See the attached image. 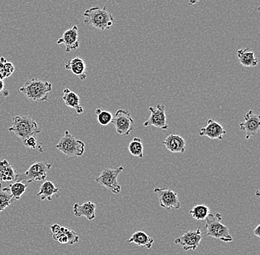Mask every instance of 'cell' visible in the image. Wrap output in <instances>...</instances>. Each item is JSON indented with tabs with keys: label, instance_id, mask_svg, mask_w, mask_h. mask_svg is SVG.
Listing matches in <instances>:
<instances>
[{
	"label": "cell",
	"instance_id": "1",
	"mask_svg": "<svg viewBox=\"0 0 260 255\" xmlns=\"http://www.w3.org/2000/svg\"><path fill=\"white\" fill-rule=\"evenodd\" d=\"M19 91L30 101L44 102L48 101L49 94L52 91V84L47 81L33 78L26 81Z\"/></svg>",
	"mask_w": 260,
	"mask_h": 255
},
{
	"label": "cell",
	"instance_id": "2",
	"mask_svg": "<svg viewBox=\"0 0 260 255\" xmlns=\"http://www.w3.org/2000/svg\"><path fill=\"white\" fill-rule=\"evenodd\" d=\"M84 24L101 30H110L114 24V18L107 11L106 6L102 9L93 7L86 10L84 13Z\"/></svg>",
	"mask_w": 260,
	"mask_h": 255
},
{
	"label": "cell",
	"instance_id": "3",
	"mask_svg": "<svg viewBox=\"0 0 260 255\" xmlns=\"http://www.w3.org/2000/svg\"><path fill=\"white\" fill-rule=\"evenodd\" d=\"M8 130L22 141L28 136H36L41 132V129L30 115H19L13 118L12 126Z\"/></svg>",
	"mask_w": 260,
	"mask_h": 255
},
{
	"label": "cell",
	"instance_id": "4",
	"mask_svg": "<svg viewBox=\"0 0 260 255\" xmlns=\"http://www.w3.org/2000/svg\"><path fill=\"white\" fill-rule=\"evenodd\" d=\"M222 220L223 216L221 213H209L206 219V236L225 243L232 242L233 238L229 233V227L221 223Z\"/></svg>",
	"mask_w": 260,
	"mask_h": 255
},
{
	"label": "cell",
	"instance_id": "5",
	"mask_svg": "<svg viewBox=\"0 0 260 255\" xmlns=\"http://www.w3.org/2000/svg\"><path fill=\"white\" fill-rule=\"evenodd\" d=\"M52 167V164L44 162H36L32 164L27 171L21 174H16L13 182H20L29 184L32 182L45 180L47 171Z\"/></svg>",
	"mask_w": 260,
	"mask_h": 255
},
{
	"label": "cell",
	"instance_id": "6",
	"mask_svg": "<svg viewBox=\"0 0 260 255\" xmlns=\"http://www.w3.org/2000/svg\"><path fill=\"white\" fill-rule=\"evenodd\" d=\"M61 153H64L67 156H82L85 150V144L79 139H75L68 130H65L64 136H62L59 142L56 146Z\"/></svg>",
	"mask_w": 260,
	"mask_h": 255
},
{
	"label": "cell",
	"instance_id": "7",
	"mask_svg": "<svg viewBox=\"0 0 260 255\" xmlns=\"http://www.w3.org/2000/svg\"><path fill=\"white\" fill-rule=\"evenodd\" d=\"M124 170V167L115 168H104L101 171L99 176L95 179V182L99 185L108 189L113 194L118 195L121 193V185L118 183V177L120 173Z\"/></svg>",
	"mask_w": 260,
	"mask_h": 255
},
{
	"label": "cell",
	"instance_id": "8",
	"mask_svg": "<svg viewBox=\"0 0 260 255\" xmlns=\"http://www.w3.org/2000/svg\"><path fill=\"white\" fill-rule=\"evenodd\" d=\"M111 124H113L118 134L124 136L130 134L135 126L130 112L126 110L117 111L112 118Z\"/></svg>",
	"mask_w": 260,
	"mask_h": 255
},
{
	"label": "cell",
	"instance_id": "9",
	"mask_svg": "<svg viewBox=\"0 0 260 255\" xmlns=\"http://www.w3.org/2000/svg\"><path fill=\"white\" fill-rule=\"evenodd\" d=\"M202 240V233L201 229L196 230H190L186 232L181 237L175 240L176 245L181 246L184 251H195L201 244Z\"/></svg>",
	"mask_w": 260,
	"mask_h": 255
},
{
	"label": "cell",
	"instance_id": "10",
	"mask_svg": "<svg viewBox=\"0 0 260 255\" xmlns=\"http://www.w3.org/2000/svg\"><path fill=\"white\" fill-rule=\"evenodd\" d=\"M151 112L149 119L144 122V127H154L157 128L167 130L169 126L167 124V116H166V107L164 104H158L156 108L149 107Z\"/></svg>",
	"mask_w": 260,
	"mask_h": 255
},
{
	"label": "cell",
	"instance_id": "11",
	"mask_svg": "<svg viewBox=\"0 0 260 255\" xmlns=\"http://www.w3.org/2000/svg\"><path fill=\"white\" fill-rule=\"evenodd\" d=\"M154 193L158 196L160 206L163 208L167 210H179L181 208V203L178 199V194L173 190L156 187L154 189Z\"/></svg>",
	"mask_w": 260,
	"mask_h": 255
},
{
	"label": "cell",
	"instance_id": "12",
	"mask_svg": "<svg viewBox=\"0 0 260 255\" xmlns=\"http://www.w3.org/2000/svg\"><path fill=\"white\" fill-rule=\"evenodd\" d=\"M260 127V115L252 110H249L245 115L244 121L240 124V130L246 132V139L249 140L252 136H256L259 131Z\"/></svg>",
	"mask_w": 260,
	"mask_h": 255
},
{
	"label": "cell",
	"instance_id": "13",
	"mask_svg": "<svg viewBox=\"0 0 260 255\" xmlns=\"http://www.w3.org/2000/svg\"><path fill=\"white\" fill-rule=\"evenodd\" d=\"M57 44H64L65 45L66 53H70L73 50H77L79 47V39H78V27L73 26L72 28L66 30L63 36L58 38Z\"/></svg>",
	"mask_w": 260,
	"mask_h": 255
},
{
	"label": "cell",
	"instance_id": "14",
	"mask_svg": "<svg viewBox=\"0 0 260 255\" xmlns=\"http://www.w3.org/2000/svg\"><path fill=\"white\" fill-rule=\"evenodd\" d=\"M226 133L224 128L212 119H209L207 122V126L202 128L199 130V135L201 136H207L211 139H219L222 140Z\"/></svg>",
	"mask_w": 260,
	"mask_h": 255
},
{
	"label": "cell",
	"instance_id": "15",
	"mask_svg": "<svg viewBox=\"0 0 260 255\" xmlns=\"http://www.w3.org/2000/svg\"><path fill=\"white\" fill-rule=\"evenodd\" d=\"M65 70H70L75 75L78 76L81 81H85L87 78V65L82 58L80 57H75L70 61H67L64 65Z\"/></svg>",
	"mask_w": 260,
	"mask_h": 255
},
{
	"label": "cell",
	"instance_id": "16",
	"mask_svg": "<svg viewBox=\"0 0 260 255\" xmlns=\"http://www.w3.org/2000/svg\"><path fill=\"white\" fill-rule=\"evenodd\" d=\"M96 205L91 201H87L82 204H75L73 205V213L76 218H86L88 221L95 219Z\"/></svg>",
	"mask_w": 260,
	"mask_h": 255
},
{
	"label": "cell",
	"instance_id": "17",
	"mask_svg": "<svg viewBox=\"0 0 260 255\" xmlns=\"http://www.w3.org/2000/svg\"><path fill=\"white\" fill-rule=\"evenodd\" d=\"M164 145L172 153H184L186 151L185 139L178 134H170L164 141Z\"/></svg>",
	"mask_w": 260,
	"mask_h": 255
},
{
	"label": "cell",
	"instance_id": "18",
	"mask_svg": "<svg viewBox=\"0 0 260 255\" xmlns=\"http://www.w3.org/2000/svg\"><path fill=\"white\" fill-rule=\"evenodd\" d=\"M62 99L67 107L73 109L78 115H81L84 112V109L80 104V98L75 92H72L69 89L64 90Z\"/></svg>",
	"mask_w": 260,
	"mask_h": 255
},
{
	"label": "cell",
	"instance_id": "19",
	"mask_svg": "<svg viewBox=\"0 0 260 255\" xmlns=\"http://www.w3.org/2000/svg\"><path fill=\"white\" fill-rule=\"evenodd\" d=\"M238 59L242 66L245 67H255L258 66V59L254 52L249 48L241 49L237 52Z\"/></svg>",
	"mask_w": 260,
	"mask_h": 255
},
{
	"label": "cell",
	"instance_id": "20",
	"mask_svg": "<svg viewBox=\"0 0 260 255\" xmlns=\"http://www.w3.org/2000/svg\"><path fill=\"white\" fill-rule=\"evenodd\" d=\"M127 242L136 244L138 247L151 249L154 244V239L144 232L138 231L134 233Z\"/></svg>",
	"mask_w": 260,
	"mask_h": 255
},
{
	"label": "cell",
	"instance_id": "21",
	"mask_svg": "<svg viewBox=\"0 0 260 255\" xmlns=\"http://www.w3.org/2000/svg\"><path fill=\"white\" fill-rule=\"evenodd\" d=\"M16 173L14 167L6 159L0 160V181L2 182H13Z\"/></svg>",
	"mask_w": 260,
	"mask_h": 255
},
{
	"label": "cell",
	"instance_id": "22",
	"mask_svg": "<svg viewBox=\"0 0 260 255\" xmlns=\"http://www.w3.org/2000/svg\"><path fill=\"white\" fill-rule=\"evenodd\" d=\"M59 189L57 188L51 181H45L40 186L39 192L37 196H39L40 200L51 201L53 195H58Z\"/></svg>",
	"mask_w": 260,
	"mask_h": 255
},
{
	"label": "cell",
	"instance_id": "23",
	"mask_svg": "<svg viewBox=\"0 0 260 255\" xmlns=\"http://www.w3.org/2000/svg\"><path fill=\"white\" fill-rule=\"evenodd\" d=\"M13 202L14 200L10 193V188L8 187H2L1 183L0 182V212L4 211Z\"/></svg>",
	"mask_w": 260,
	"mask_h": 255
},
{
	"label": "cell",
	"instance_id": "24",
	"mask_svg": "<svg viewBox=\"0 0 260 255\" xmlns=\"http://www.w3.org/2000/svg\"><path fill=\"white\" fill-rule=\"evenodd\" d=\"M192 217L197 221H204L210 213L209 207L204 204H198L192 207L189 212Z\"/></svg>",
	"mask_w": 260,
	"mask_h": 255
},
{
	"label": "cell",
	"instance_id": "25",
	"mask_svg": "<svg viewBox=\"0 0 260 255\" xmlns=\"http://www.w3.org/2000/svg\"><path fill=\"white\" fill-rule=\"evenodd\" d=\"M129 151L135 157L142 158L144 156V145L141 138L134 137L128 146Z\"/></svg>",
	"mask_w": 260,
	"mask_h": 255
},
{
	"label": "cell",
	"instance_id": "26",
	"mask_svg": "<svg viewBox=\"0 0 260 255\" xmlns=\"http://www.w3.org/2000/svg\"><path fill=\"white\" fill-rule=\"evenodd\" d=\"M27 185L28 184H24L22 182H14L10 184V185L7 186L10 188V193H11L14 201L19 200L21 196L25 193Z\"/></svg>",
	"mask_w": 260,
	"mask_h": 255
},
{
	"label": "cell",
	"instance_id": "27",
	"mask_svg": "<svg viewBox=\"0 0 260 255\" xmlns=\"http://www.w3.org/2000/svg\"><path fill=\"white\" fill-rule=\"evenodd\" d=\"M95 115H96L98 122L101 126L105 127V126L111 124L112 118H113L111 112L101 110V109H97L95 110Z\"/></svg>",
	"mask_w": 260,
	"mask_h": 255
},
{
	"label": "cell",
	"instance_id": "28",
	"mask_svg": "<svg viewBox=\"0 0 260 255\" xmlns=\"http://www.w3.org/2000/svg\"><path fill=\"white\" fill-rule=\"evenodd\" d=\"M63 231H64V235L67 236V240H68L67 244H70V245H73V244H76L79 241L78 236H77L76 233L73 230H70V229L67 228V227H64Z\"/></svg>",
	"mask_w": 260,
	"mask_h": 255
},
{
	"label": "cell",
	"instance_id": "29",
	"mask_svg": "<svg viewBox=\"0 0 260 255\" xmlns=\"http://www.w3.org/2000/svg\"><path fill=\"white\" fill-rule=\"evenodd\" d=\"M23 143L26 147L36 150L37 147L39 149L40 146L38 145L37 138L36 136H28L23 140Z\"/></svg>",
	"mask_w": 260,
	"mask_h": 255
},
{
	"label": "cell",
	"instance_id": "30",
	"mask_svg": "<svg viewBox=\"0 0 260 255\" xmlns=\"http://www.w3.org/2000/svg\"><path fill=\"white\" fill-rule=\"evenodd\" d=\"M15 70V67L12 63L6 61L4 66V78H8Z\"/></svg>",
	"mask_w": 260,
	"mask_h": 255
},
{
	"label": "cell",
	"instance_id": "31",
	"mask_svg": "<svg viewBox=\"0 0 260 255\" xmlns=\"http://www.w3.org/2000/svg\"><path fill=\"white\" fill-rule=\"evenodd\" d=\"M7 60L4 57L0 58V78L4 80V66Z\"/></svg>",
	"mask_w": 260,
	"mask_h": 255
},
{
	"label": "cell",
	"instance_id": "32",
	"mask_svg": "<svg viewBox=\"0 0 260 255\" xmlns=\"http://www.w3.org/2000/svg\"><path fill=\"white\" fill-rule=\"evenodd\" d=\"M50 229H51L53 234H55V233H58V232L59 231L60 229H61V226L58 225V224H54V225L50 227Z\"/></svg>",
	"mask_w": 260,
	"mask_h": 255
},
{
	"label": "cell",
	"instance_id": "33",
	"mask_svg": "<svg viewBox=\"0 0 260 255\" xmlns=\"http://www.w3.org/2000/svg\"><path fill=\"white\" fill-rule=\"evenodd\" d=\"M260 225H258V227L255 228V230H254V234H255V236H257L258 238L260 237Z\"/></svg>",
	"mask_w": 260,
	"mask_h": 255
},
{
	"label": "cell",
	"instance_id": "34",
	"mask_svg": "<svg viewBox=\"0 0 260 255\" xmlns=\"http://www.w3.org/2000/svg\"><path fill=\"white\" fill-rule=\"evenodd\" d=\"M4 83L2 79L0 78V93L4 90Z\"/></svg>",
	"mask_w": 260,
	"mask_h": 255
},
{
	"label": "cell",
	"instance_id": "35",
	"mask_svg": "<svg viewBox=\"0 0 260 255\" xmlns=\"http://www.w3.org/2000/svg\"><path fill=\"white\" fill-rule=\"evenodd\" d=\"M200 0H189V5H193V4H196Z\"/></svg>",
	"mask_w": 260,
	"mask_h": 255
},
{
	"label": "cell",
	"instance_id": "36",
	"mask_svg": "<svg viewBox=\"0 0 260 255\" xmlns=\"http://www.w3.org/2000/svg\"><path fill=\"white\" fill-rule=\"evenodd\" d=\"M1 92H2L3 96H4V97L8 96L9 92H8V91H7V90H3V91Z\"/></svg>",
	"mask_w": 260,
	"mask_h": 255
}]
</instances>
